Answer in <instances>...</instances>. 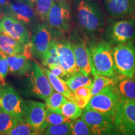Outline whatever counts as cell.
<instances>
[{
    "instance_id": "cell-1",
    "label": "cell",
    "mask_w": 135,
    "mask_h": 135,
    "mask_svg": "<svg viewBox=\"0 0 135 135\" xmlns=\"http://www.w3.org/2000/svg\"><path fill=\"white\" fill-rule=\"evenodd\" d=\"M88 48L93 75L117 78L111 44L104 40L93 41Z\"/></svg>"
},
{
    "instance_id": "cell-2",
    "label": "cell",
    "mask_w": 135,
    "mask_h": 135,
    "mask_svg": "<svg viewBox=\"0 0 135 135\" xmlns=\"http://www.w3.org/2000/svg\"><path fill=\"white\" fill-rule=\"evenodd\" d=\"M76 16L79 26L88 35H94L103 28L104 15L96 3L89 0H77Z\"/></svg>"
},
{
    "instance_id": "cell-3",
    "label": "cell",
    "mask_w": 135,
    "mask_h": 135,
    "mask_svg": "<svg viewBox=\"0 0 135 135\" xmlns=\"http://www.w3.org/2000/svg\"><path fill=\"white\" fill-rule=\"evenodd\" d=\"M121 101L116 84L109 85L91 98L85 109L95 111L114 119Z\"/></svg>"
},
{
    "instance_id": "cell-4",
    "label": "cell",
    "mask_w": 135,
    "mask_h": 135,
    "mask_svg": "<svg viewBox=\"0 0 135 135\" xmlns=\"http://www.w3.org/2000/svg\"><path fill=\"white\" fill-rule=\"evenodd\" d=\"M113 56L116 73L122 76H135V45L133 41L116 45L113 48Z\"/></svg>"
},
{
    "instance_id": "cell-5",
    "label": "cell",
    "mask_w": 135,
    "mask_h": 135,
    "mask_svg": "<svg viewBox=\"0 0 135 135\" xmlns=\"http://www.w3.org/2000/svg\"><path fill=\"white\" fill-rule=\"evenodd\" d=\"M71 9L66 0L55 1L46 18V23L52 32L65 34L70 30Z\"/></svg>"
},
{
    "instance_id": "cell-6",
    "label": "cell",
    "mask_w": 135,
    "mask_h": 135,
    "mask_svg": "<svg viewBox=\"0 0 135 135\" xmlns=\"http://www.w3.org/2000/svg\"><path fill=\"white\" fill-rule=\"evenodd\" d=\"M81 119L93 135H121L114 119L100 113L84 109Z\"/></svg>"
},
{
    "instance_id": "cell-7",
    "label": "cell",
    "mask_w": 135,
    "mask_h": 135,
    "mask_svg": "<svg viewBox=\"0 0 135 135\" xmlns=\"http://www.w3.org/2000/svg\"><path fill=\"white\" fill-rule=\"evenodd\" d=\"M106 35L111 45H123L133 41L135 38V20L123 19L113 22L108 26Z\"/></svg>"
},
{
    "instance_id": "cell-8",
    "label": "cell",
    "mask_w": 135,
    "mask_h": 135,
    "mask_svg": "<svg viewBox=\"0 0 135 135\" xmlns=\"http://www.w3.org/2000/svg\"><path fill=\"white\" fill-rule=\"evenodd\" d=\"M114 120L121 135H135V100L121 98Z\"/></svg>"
},
{
    "instance_id": "cell-9",
    "label": "cell",
    "mask_w": 135,
    "mask_h": 135,
    "mask_svg": "<svg viewBox=\"0 0 135 135\" xmlns=\"http://www.w3.org/2000/svg\"><path fill=\"white\" fill-rule=\"evenodd\" d=\"M22 104L23 99L11 86L0 85V109L15 116L19 123L23 122Z\"/></svg>"
},
{
    "instance_id": "cell-10",
    "label": "cell",
    "mask_w": 135,
    "mask_h": 135,
    "mask_svg": "<svg viewBox=\"0 0 135 135\" xmlns=\"http://www.w3.org/2000/svg\"><path fill=\"white\" fill-rule=\"evenodd\" d=\"M51 30L45 23L36 24L31 38V52L33 56L43 60L53 41Z\"/></svg>"
},
{
    "instance_id": "cell-11",
    "label": "cell",
    "mask_w": 135,
    "mask_h": 135,
    "mask_svg": "<svg viewBox=\"0 0 135 135\" xmlns=\"http://www.w3.org/2000/svg\"><path fill=\"white\" fill-rule=\"evenodd\" d=\"M30 83L31 91L34 95L38 98L45 100L54 92L47 76L36 61L32 62L30 71Z\"/></svg>"
},
{
    "instance_id": "cell-12",
    "label": "cell",
    "mask_w": 135,
    "mask_h": 135,
    "mask_svg": "<svg viewBox=\"0 0 135 135\" xmlns=\"http://www.w3.org/2000/svg\"><path fill=\"white\" fill-rule=\"evenodd\" d=\"M0 33L18 40L25 46L31 43V37L26 26L6 15L0 19Z\"/></svg>"
},
{
    "instance_id": "cell-13",
    "label": "cell",
    "mask_w": 135,
    "mask_h": 135,
    "mask_svg": "<svg viewBox=\"0 0 135 135\" xmlns=\"http://www.w3.org/2000/svg\"><path fill=\"white\" fill-rule=\"evenodd\" d=\"M23 119L35 129L40 130L46 114V105L35 100H23Z\"/></svg>"
},
{
    "instance_id": "cell-14",
    "label": "cell",
    "mask_w": 135,
    "mask_h": 135,
    "mask_svg": "<svg viewBox=\"0 0 135 135\" xmlns=\"http://www.w3.org/2000/svg\"><path fill=\"white\" fill-rule=\"evenodd\" d=\"M4 15L16 20L25 26L32 24L37 17L35 8L28 4L24 0H13L9 1Z\"/></svg>"
},
{
    "instance_id": "cell-15",
    "label": "cell",
    "mask_w": 135,
    "mask_h": 135,
    "mask_svg": "<svg viewBox=\"0 0 135 135\" xmlns=\"http://www.w3.org/2000/svg\"><path fill=\"white\" fill-rule=\"evenodd\" d=\"M59 65L65 72L67 79L79 72L76 63L71 42L70 40L57 41ZM66 79V80H67Z\"/></svg>"
},
{
    "instance_id": "cell-16",
    "label": "cell",
    "mask_w": 135,
    "mask_h": 135,
    "mask_svg": "<svg viewBox=\"0 0 135 135\" xmlns=\"http://www.w3.org/2000/svg\"><path fill=\"white\" fill-rule=\"evenodd\" d=\"M78 71L89 76L92 73L88 45L84 39L76 36L71 41Z\"/></svg>"
},
{
    "instance_id": "cell-17",
    "label": "cell",
    "mask_w": 135,
    "mask_h": 135,
    "mask_svg": "<svg viewBox=\"0 0 135 135\" xmlns=\"http://www.w3.org/2000/svg\"><path fill=\"white\" fill-rule=\"evenodd\" d=\"M105 9L111 17L115 18L131 16L135 0H104Z\"/></svg>"
},
{
    "instance_id": "cell-18",
    "label": "cell",
    "mask_w": 135,
    "mask_h": 135,
    "mask_svg": "<svg viewBox=\"0 0 135 135\" xmlns=\"http://www.w3.org/2000/svg\"><path fill=\"white\" fill-rule=\"evenodd\" d=\"M7 60L11 75L20 76L30 73L32 61L23 54L7 56Z\"/></svg>"
},
{
    "instance_id": "cell-19",
    "label": "cell",
    "mask_w": 135,
    "mask_h": 135,
    "mask_svg": "<svg viewBox=\"0 0 135 135\" xmlns=\"http://www.w3.org/2000/svg\"><path fill=\"white\" fill-rule=\"evenodd\" d=\"M25 45L14 38L0 33V53L6 56L24 54Z\"/></svg>"
},
{
    "instance_id": "cell-20",
    "label": "cell",
    "mask_w": 135,
    "mask_h": 135,
    "mask_svg": "<svg viewBox=\"0 0 135 135\" xmlns=\"http://www.w3.org/2000/svg\"><path fill=\"white\" fill-rule=\"evenodd\" d=\"M40 66L45 73V75L48 77L54 90L59 93L63 94L68 100L75 102V98L74 93L68 86L65 81L54 75L47 68L43 66V65H40Z\"/></svg>"
},
{
    "instance_id": "cell-21",
    "label": "cell",
    "mask_w": 135,
    "mask_h": 135,
    "mask_svg": "<svg viewBox=\"0 0 135 135\" xmlns=\"http://www.w3.org/2000/svg\"><path fill=\"white\" fill-rule=\"evenodd\" d=\"M121 98L135 100V78L120 76L116 84Z\"/></svg>"
},
{
    "instance_id": "cell-22",
    "label": "cell",
    "mask_w": 135,
    "mask_h": 135,
    "mask_svg": "<svg viewBox=\"0 0 135 135\" xmlns=\"http://www.w3.org/2000/svg\"><path fill=\"white\" fill-rule=\"evenodd\" d=\"M66 83L73 93L81 87L86 86L91 88L93 80L91 78L78 72L65 80Z\"/></svg>"
},
{
    "instance_id": "cell-23",
    "label": "cell",
    "mask_w": 135,
    "mask_h": 135,
    "mask_svg": "<svg viewBox=\"0 0 135 135\" xmlns=\"http://www.w3.org/2000/svg\"><path fill=\"white\" fill-rule=\"evenodd\" d=\"M68 101L65 96L58 92L54 91L50 97L45 99L46 109L51 112L61 113V109L65 103Z\"/></svg>"
},
{
    "instance_id": "cell-24",
    "label": "cell",
    "mask_w": 135,
    "mask_h": 135,
    "mask_svg": "<svg viewBox=\"0 0 135 135\" xmlns=\"http://www.w3.org/2000/svg\"><path fill=\"white\" fill-rule=\"evenodd\" d=\"M19 121L15 116L0 109V135L8 134Z\"/></svg>"
},
{
    "instance_id": "cell-25",
    "label": "cell",
    "mask_w": 135,
    "mask_h": 135,
    "mask_svg": "<svg viewBox=\"0 0 135 135\" xmlns=\"http://www.w3.org/2000/svg\"><path fill=\"white\" fill-rule=\"evenodd\" d=\"M118 77L117 78H111L104 76L94 75L93 83L91 88L92 97L97 95L106 87L109 85L116 84L118 81Z\"/></svg>"
},
{
    "instance_id": "cell-26",
    "label": "cell",
    "mask_w": 135,
    "mask_h": 135,
    "mask_svg": "<svg viewBox=\"0 0 135 135\" xmlns=\"http://www.w3.org/2000/svg\"><path fill=\"white\" fill-rule=\"evenodd\" d=\"M41 63L42 65L48 69L53 66L59 65L57 40H53L51 41L48 52L41 61Z\"/></svg>"
},
{
    "instance_id": "cell-27",
    "label": "cell",
    "mask_w": 135,
    "mask_h": 135,
    "mask_svg": "<svg viewBox=\"0 0 135 135\" xmlns=\"http://www.w3.org/2000/svg\"><path fill=\"white\" fill-rule=\"evenodd\" d=\"M61 113L69 119L75 120L81 117L83 111L75 102L68 100L61 107Z\"/></svg>"
},
{
    "instance_id": "cell-28",
    "label": "cell",
    "mask_w": 135,
    "mask_h": 135,
    "mask_svg": "<svg viewBox=\"0 0 135 135\" xmlns=\"http://www.w3.org/2000/svg\"><path fill=\"white\" fill-rule=\"evenodd\" d=\"M75 95V103L81 109H85L92 98L91 88L83 86L73 93Z\"/></svg>"
},
{
    "instance_id": "cell-29",
    "label": "cell",
    "mask_w": 135,
    "mask_h": 135,
    "mask_svg": "<svg viewBox=\"0 0 135 135\" xmlns=\"http://www.w3.org/2000/svg\"><path fill=\"white\" fill-rule=\"evenodd\" d=\"M55 0H36L35 8L37 17L41 21L46 23V18Z\"/></svg>"
},
{
    "instance_id": "cell-30",
    "label": "cell",
    "mask_w": 135,
    "mask_h": 135,
    "mask_svg": "<svg viewBox=\"0 0 135 135\" xmlns=\"http://www.w3.org/2000/svg\"><path fill=\"white\" fill-rule=\"evenodd\" d=\"M70 120L71 119H69L63 114L51 112V111L47 110L45 121L42 124L40 130L45 129L49 126L63 124V123H65Z\"/></svg>"
},
{
    "instance_id": "cell-31",
    "label": "cell",
    "mask_w": 135,
    "mask_h": 135,
    "mask_svg": "<svg viewBox=\"0 0 135 135\" xmlns=\"http://www.w3.org/2000/svg\"><path fill=\"white\" fill-rule=\"evenodd\" d=\"M72 120L63 124L49 126L45 129L44 135H72Z\"/></svg>"
},
{
    "instance_id": "cell-32",
    "label": "cell",
    "mask_w": 135,
    "mask_h": 135,
    "mask_svg": "<svg viewBox=\"0 0 135 135\" xmlns=\"http://www.w3.org/2000/svg\"><path fill=\"white\" fill-rule=\"evenodd\" d=\"M38 129H35L25 122L18 123L10 131L9 135H40Z\"/></svg>"
},
{
    "instance_id": "cell-33",
    "label": "cell",
    "mask_w": 135,
    "mask_h": 135,
    "mask_svg": "<svg viewBox=\"0 0 135 135\" xmlns=\"http://www.w3.org/2000/svg\"><path fill=\"white\" fill-rule=\"evenodd\" d=\"M71 127L72 135H93L81 118L72 121Z\"/></svg>"
},
{
    "instance_id": "cell-34",
    "label": "cell",
    "mask_w": 135,
    "mask_h": 135,
    "mask_svg": "<svg viewBox=\"0 0 135 135\" xmlns=\"http://www.w3.org/2000/svg\"><path fill=\"white\" fill-rule=\"evenodd\" d=\"M9 72L7 56L0 53V85L6 84L5 79Z\"/></svg>"
},
{
    "instance_id": "cell-35",
    "label": "cell",
    "mask_w": 135,
    "mask_h": 135,
    "mask_svg": "<svg viewBox=\"0 0 135 135\" xmlns=\"http://www.w3.org/2000/svg\"><path fill=\"white\" fill-rule=\"evenodd\" d=\"M48 70H50L51 71V72L54 75L58 78H60L62 80L64 78H66L67 79L65 72L64 71V70L62 69V68L61 67L60 65L53 66L50 67Z\"/></svg>"
},
{
    "instance_id": "cell-36",
    "label": "cell",
    "mask_w": 135,
    "mask_h": 135,
    "mask_svg": "<svg viewBox=\"0 0 135 135\" xmlns=\"http://www.w3.org/2000/svg\"><path fill=\"white\" fill-rule=\"evenodd\" d=\"M9 1L8 0H0V9L3 11L6 9L9 4Z\"/></svg>"
},
{
    "instance_id": "cell-37",
    "label": "cell",
    "mask_w": 135,
    "mask_h": 135,
    "mask_svg": "<svg viewBox=\"0 0 135 135\" xmlns=\"http://www.w3.org/2000/svg\"><path fill=\"white\" fill-rule=\"evenodd\" d=\"M24 1L33 8H34V6H35V2H36V0H24Z\"/></svg>"
},
{
    "instance_id": "cell-38",
    "label": "cell",
    "mask_w": 135,
    "mask_h": 135,
    "mask_svg": "<svg viewBox=\"0 0 135 135\" xmlns=\"http://www.w3.org/2000/svg\"><path fill=\"white\" fill-rule=\"evenodd\" d=\"M131 18H133V19L135 20V5H134V9H133L132 14H131Z\"/></svg>"
},
{
    "instance_id": "cell-39",
    "label": "cell",
    "mask_w": 135,
    "mask_h": 135,
    "mask_svg": "<svg viewBox=\"0 0 135 135\" xmlns=\"http://www.w3.org/2000/svg\"><path fill=\"white\" fill-rule=\"evenodd\" d=\"M2 13H3V11H1V9H0V19H1V17H2V16H3V15H2Z\"/></svg>"
},
{
    "instance_id": "cell-40",
    "label": "cell",
    "mask_w": 135,
    "mask_h": 135,
    "mask_svg": "<svg viewBox=\"0 0 135 135\" xmlns=\"http://www.w3.org/2000/svg\"><path fill=\"white\" fill-rule=\"evenodd\" d=\"M55 1H60V0H55ZM66 1H68V0H66Z\"/></svg>"
},
{
    "instance_id": "cell-41",
    "label": "cell",
    "mask_w": 135,
    "mask_h": 135,
    "mask_svg": "<svg viewBox=\"0 0 135 135\" xmlns=\"http://www.w3.org/2000/svg\"><path fill=\"white\" fill-rule=\"evenodd\" d=\"M89 1H91V0H89Z\"/></svg>"
},
{
    "instance_id": "cell-42",
    "label": "cell",
    "mask_w": 135,
    "mask_h": 135,
    "mask_svg": "<svg viewBox=\"0 0 135 135\" xmlns=\"http://www.w3.org/2000/svg\"><path fill=\"white\" fill-rule=\"evenodd\" d=\"M6 135H9V134H6Z\"/></svg>"
}]
</instances>
